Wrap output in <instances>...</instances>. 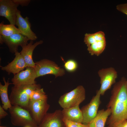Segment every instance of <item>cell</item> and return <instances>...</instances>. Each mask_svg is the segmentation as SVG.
Returning a JSON list of instances; mask_svg holds the SVG:
<instances>
[{
  "label": "cell",
  "mask_w": 127,
  "mask_h": 127,
  "mask_svg": "<svg viewBox=\"0 0 127 127\" xmlns=\"http://www.w3.org/2000/svg\"><path fill=\"white\" fill-rule=\"evenodd\" d=\"M127 80L124 77L114 85L107 108L111 112L107 122V127H115L119 123L127 120Z\"/></svg>",
  "instance_id": "obj_1"
},
{
  "label": "cell",
  "mask_w": 127,
  "mask_h": 127,
  "mask_svg": "<svg viewBox=\"0 0 127 127\" xmlns=\"http://www.w3.org/2000/svg\"><path fill=\"white\" fill-rule=\"evenodd\" d=\"M41 87L39 84L14 86L11 88L9 99L12 106L17 105L28 110L31 97L35 91Z\"/></svg>",
  "instance_id": "obj_2"
},
{
  "label": "cell",
  "mask_w": 127,
  "mask_h": 127,
  "mask_svg": "<svg viewBox=\"0 0 127 127\" xmlns=\"http://www.w3.org/2000/svg\"><path fill=\"white\" fill-rule=\"evenodd\" d=\"M11 121L13 125L24 127H38V125L32 117L29 111L17 105L12 106L8 109Z\"/></svg>",
  "instance_id": "obj_3"
},
{
  "label": "cell",
  "mask_w": 127,
  "mask_h": 127,
  "mask_svg": "<svg viewBox=\"0 0 127 127\" xmlns=\"http://www.w3.org/2000/svg\"><path fill=\"white\" fill-rule=\"evenodd\" d=\"M85 98V91L82 85L78 86L71 91L64 94L60 98L58 103L63 109L79 105Z\"/></svg>",
  "instance_id": "obj_4"
},
{
  "label": "cell",
  "mask_w": 127,
  "mask_h": 127,
  "mask_svg": "<svg viewBox=\"0 0 127 127\" xmlns=\"http://www.w3.org/2000/svg\"><path fill=\"white\" fill-rule=\"evenodd\" d=\"M35 63L34 69L36 78L48 74L54 75L56 77L63 76L65 74L63 68L49 60L43 59Z\"/></svg>",
  "instance_id": "obj_5"
},
{
  "label": "cell",
  "mask_w": 127,
  "mask_h": 127,
  "mask_svg": "<svg viewBox=\"0 0 127 127\" xmlns=\"http://www.w3.org/2000/svg\"><path fill=\"white\" fill-rule=\"evenodd\" d=\"M50 107L47 99H40L30 102L28 110L38 126L47 113Z\"/></svg>",
  "instance_id": "obj_6"
},
{
  "label": "cell",
  "mask_w": 127,
  "mask_h": 127,
  "mask_svg": "<svg viewBox=\"0 0 127 127\" xmlns=\"http://www.w3.org/2000/svg\"><path fill=\"white\" fill-rule=\"evenodd\" d=\"M101 94L99 90L93 96L90 102L83 107L81 109L83 120L82 123L87 124L90 123L96 115L98 110L101 103Z\"/></svg>",
  "instance_id": "obj_7"
},
{
  "label": "cell",
  "mask_w": 127,
  "mask_h": 127,
  "mask_svg": "<svg viewBox=\"0 0 127 127\" xmlns=\"http://www.w3.org/2000/svg\"><path fill=\"white\" fill-rule=\"evenodd\" d=\"M98 73L100 78L101 84L99 90L101 95H103L115 83L117 77V72L114 68L110 67L100 70Z\"/></svg>",
  "instance_id": "obj_8"
},
{
  "label": "cell",
  "mask_w": 127,
  "mask_h": 127,
  "mask_svg": "<svg viewBox=\"0 0 127 127\" xmlns=\"http://www.w3.org/2000/svg\"><path fill=\"white\" fill-rule=\"evenodd\" d=\"M36 78L34 68L27 67L26 69L14 75L12 79V84L14 86L31 85L36 84Z\"/></svg>",
  "instance_id": "obj_9"
},
{
  "label": "cell",
  "mask_w": 127,
  "mask_h": 127,
  "mask_svg": "<svg viewBox=\"0 0 127 127\" xmlns=\"http://www.w3.org/2000/svg\"><path fill=\"white\" fill-rule=\"evenodd\" d=\"M19 6L12 0H0V16L6 18L10 24L15 25Z\"/></svg>",
  "instance_id": "obj_10"
},
{
  "label": "cell",
  "mask_w": 127,
  "mask_h": 127,
  "mask_svg": "<svg viewBox=\"0 0 127 127\" xmlns=\"http://www.w3.org/2000/svg\"><path fill=\"white\" fill-rule=\"evenodd\" d=\"M62 111L57 110L52 113H47L38 127H65Z\"/></svg>",
  "instance_id": "obj_11"
},
{
  "label": "cell",
  "mask_w": 127,
  "mask_h": 127,
  "mask_svg": "<svg viewBox=\"0 0 127 127\" xmlns=\"http://www.w3.org/2000/svg\"><path fill=\"white\" fill-rule=\"evenodd\" d=\"M29 19L27 16L25 18L23 17L20 11L17 10L15 25L18 27V28L22 33L23 35L30 40H35L37 39V37L31 28V24Z\"/></svg>",
  "instance_id": "obj_12"
},
{
  "label": "cell",
  "mask_w": 127,
  "mask_h": 127,
  "mask_svg": "<svg viewBox=\"0 0 127 127\" xmlns=\"http://www.w3.org/2000/svg\"><path fill=\"white\" fill-rule=\"evenodd\" d=\"M2 36L4 42L8 46L10 52L12 53H15L18 51L19 46L21 47L27 44L29 40L26 37L20 33L14 34L7 37Z\"/></svg>",
  "instance_id": "obj_13"
},
{
  "label": "cell",
  "mask_w": 127,
  "mask_h": 127,
  "mask_svg": "<svg viewBox=\"0 0 127 127\" xmlns=\"http://www.w3.org/2000/svg\"><path fill=\"white\" fill-rule=\"evenodd\" d=\"M14 60L7 65L0 66L1 69L7 72L8 74L13 73L14 75L23 71L27 66L23 57L18 51L15 53Z\"/></svg>",
  "instance_id": "obj_14"
},
{
  "label": "cell",
  "mask_w": 127,
  "mask_h": 127,
  "mask_svg": "<svg viewBox=\"0 0 127 127\" xmlns=\"http://www.w3.org/2000/svg\"><path fill=\"white\" fill-rule=\"evenodd\" d=\"M33 41L31 40L29 43L21 47L22 50L20 53L24 59L27 67L34 68L35 64L32 58L33 52L35 48L38 45L42 44L43 41L40 40L33 44Z\"/></svg>",
  "instance_id": "obj_15"
},
{
  "label": "cell",
  "mask_w": 127,
  "mask_h": 127,
  "mask_svg": "<svg viewBox=\"0 0 127 127\" xmlns=\"http://www.w3.org/2000/svg\"><path fill=\"white\" fill-rule=\"evenodd\" d=\"M79 105L63 108L62 111L63 118L72 121L82 123L83 114Z\"/></svg>",
  "instance_id": "obj_16"
},
{
  "label": "cell",
  "mask_w": 127,
  "mask_h": 127,
  "mask_svg": "<svg viewBox=\"0 0 127 127\" xmlns=\"http://www.w3.org/2000/svg\"><path fill=\"white\" fill-rule=\"evenodd\" d=\"M111 112V109L109 108L105 110L103 109L98 111L95 118L87 124L88 127H104L107 119Z\"/></svg>",
  "instance_id": "obj_17"
},
{
  "label": "cell",
  "mask_w": 127,
  "mask_h": 127,
  "mask_svg": "<svg viewBox=\"0 0 127 127\" xmlns=\"http://www.w3.org/2000/svg\"><path fill=\"white\" fill-rule=\"evenodd\" d=\"M3 80L4 84L3 85L0 83V96L2 104V107L4 110H7L12 106L8 93V86L12 83H9L8 80L6 81L4 77H3Z\"/></svg>",
  "instance_id": "obj_18"
},
{
  "label": "cell",
  "mask_w": 127,
  "mask_h": 127,
  "mask_svg": "<svg viewBox=\"0 0 127 127\" xmlns=\"http://www.w3.org/2000/svg\"><path fill=\"white\" fill-rule=\"evenodd\" d=\"M3 22L0 24V35L4 37H8L16 33H22L16 28L15 25L12 24H4Z\"/></svg>",
  "instance_id": "obj_19"
},
{
  "label": "cell",
  "mask_w": 127,
  "mask_h": 127,
  "mask_svg": "<svg viewBox=\"0 0 127 127\" xmlns=\"http://www.w3.org/2000/svg\"><path fill=\"white\" fill-rule=\"evenodd\" d=\"M106 46V40L97 41L87 47V50L91 55L98 56L103 52Z\"/></svg>",
  "instance_id": "obj_20"
},
{
  "label": "cell",
  "mask_w": 127,
  "mask_h": 127,
  "mask_svg": "<svg viewBox=\"0 0 127 127\" xmlns=\"http://www.w3.org/2000/svg\"><path fill=\"white\" fill-rule=\"evenodd\" d=\"M105 40L104 32L100 31L94 33H86L85 35L84 42L88 47L97 41Z\"/></svg>",
  "instance_id": "obj_21"
},
{
  "label": "cell",
  "mask_w": 127,
  "mask_h": 127,
  "mask_svg": "<svg viewBox=\"0 0 127 127\" xmlns=\"http://www.w3.org/2000/svg\"><path fill=\"white\" fill-rule=\"evenodd\" d=\"M47 95L41 87L36 89L34 92L31 99L30 102L40 99L47 100Z\"/></svg>",
  "instance_id": "obj_22"
},
{
  "label": "cell",
  "mask_w": 127,
  "mask_h": 127,
  "mask_svg": "<svg viewBox=\"0 0 127 127\" xmlns=\"http://www.w3.org/2000/svg\"><path fill=\"white\" fill-rule=\"evenodd\" d=\"M78 64L75 60L70 59L65 62L64 66L67 71L72 72L75 71L78 67Z\"/></svg>",
  "instance_id": "obj_23"
},
{
  "label": "cell",
  "mask_w": 127,
  "mask_h": 127,
  "mask_svg": "<svg viewBox=\"0 0 127 127\" xmlns=\"http://www.w3.org/2000/svg\"><path fill=\"white\" fill-rule=\"evenodd\" d=\"M65 127H88L87 124L70 121L63 118Z\"/></svg>",
  "instance_id": "obj_24"
},
{
  "label": "cell",
  "mask_w": 127,
  "mask_h": 127,
  "mask_svg": "<svg viewBox=\"0 0 127 127\" xmlns=\"http://www.w3.org/2000/svg\"><path fill=\"white\" fill-rule=\"evenodd\" d=\"M116 8L119 11L127 15V3L118 4Z\"/></svg>",
  "instance_id": "obj_25"
},
{
  "label": "cell",
  "mask_w": 127,
  "mask_h": 127,
  "mask_svg": "<svg viewBox=\"0 0 127 127\" xmlns=\"http://www.w3.org/2000/svg\"><path fill=\"white\" fill-rule=\"evenodd\" d=\"M13 2L18 5L22 6H28L30 2V0H12Z\"/></svg>",
  "instance_id": "obj_26"
},
{
  "label": "cell",
  "mask_w": 127,
  "mask_h": 127,
  "mask_svg": "<svg viewBox=\"0 0 127 127\" xmlns=\"http://www.w3.org/2000/svg\"><path fill=\"white\" fill-rule=\"evenodd\" d=\"M4 110L2 107L0 105V119L8 115V113Z\"/></svg>",
  "instance_id": "obj_27"
},
{
  "label": "cell",
  "mask_w": 127,
  "mask_h": 127,
  "mask_svg": "<svg viewBox=\"0 0 127 127\" xmlns=\"http://www.w3.org/2000/svg\"><path fill=\"white\" fill-rule=\"evenodd\" d=\"M115 127H127V120L119 123Z\"/></svg>",
  "instance_id": "obj_28"
},
{
  "label": "cell",
  "mask_w": 127,
  "mask_h": 127,
  "mask_svg": "<svg viewBox=\"0 0 127 127\" xmlns=\"http://www.w3.org/2000/svg\"><path fill=\"white\" fill-rule=\"evenodd\" d=\"M4 43V40L2 36L0 35V43L1 44H2Z\"/></svg>",
  "instance_id": "obj_29"
},
{
  "label": "cell",
  "mask_w": 127,
  "mask_h": 127,
  "mask_svg": "<svg viewBox=\"0 0 127 127\" xmlns=\"http://www.w3.org/2000/svg\"><path fill=\"white\" fill-rule=\"evenodd\" d=\"M126 85L127 89V80L126 82Z\"/></svg>",
  "instance_id": "obj_30"
},
{
  "label": "cell",
  "mask_w": 127,
  "mask_h": 127,
  "mask_svg": "<svg viewBox=\"0 0 127 127\" xmlns=\"http://www.w3.org/2000/svg\"><path fill=\"white\" fill-rule=\"evenodd\" d=\"M31 127L29 126H26L25 127Z\"/></svg>",
  "instance_id": "obj_31"
},
{
  "label": "cell",
  "mask_w": 127,
  "mask_h": 127,
  "mask_svg": "<svg viewBox=\"0 0 127 127\" xmlns=\"http://www.w3.org/2000/svg\"><path fill=\"white\" fill-rule=\"evenodd\" d=\"M0 127H2V126H0Z\"/></svg>",
  "instance_id": "obj_32"
}]
</instances>
